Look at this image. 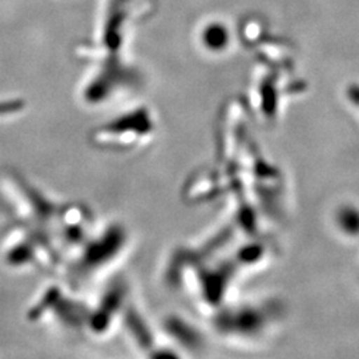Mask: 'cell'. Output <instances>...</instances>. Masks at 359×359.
Instances as JSON below:
<instances>
[{
    "label": "cell",
    "mask_w": 359,
    "mask_h": 359,
    "mask_svg": "<svg viewBox=\"0 0 359 359\" xmlns=\"http://www.w3.org/2000/svg\"><path fill=\"white\" fill-rule=\"evenodd\" d=\"M354 212H353V209H345V212H342L341 213V216H345V217L348 218V219H351V215H353ZM358 212H355V215H354V218L358 216ZM342 228H345V229H348V231H353V222H350V224H345V225H342ZM354 228H355V231H359V222H354Z\"/></svg>",
    "instance_id": "1"
}]
</instances>
